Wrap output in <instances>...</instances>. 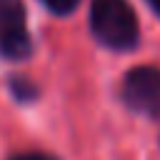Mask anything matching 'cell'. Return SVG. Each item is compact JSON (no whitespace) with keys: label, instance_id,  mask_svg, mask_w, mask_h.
Instances as JSON below:
<instances>
[{"label":"cell","instance_id":"obj_2","mask_svg":"<svg viewBox=\"0 0 160 160\" xmlns=\"http://www.w3.org/2000/svg\"><path fill=\"white\" fill-rule=\"evenodd\" d=\"M122 102L140 115L160 118V68L138 65L132 68L120 85Z\"/></svg>","mask_w":160,"mask_h":160},{"label":"cell","instance_id":"obj_3","mask_svg":"<svg viewBox=\"0 0 160 160\" xmlns=\"http://www.w3.org/2000/svg\"><path fill=\"white\" fill-rule=\"evenodd\" d=\"M32 50L28 32V15L22 0H0V55L8 60H25Z\"/></svg>","mask_w":160,"mask_h":160},{"label":"cell","instance_id":"obj_1","mask_svg":"<svg viewBox=\"0 0 160 160\" xmlns=\"http://www.w3.org/2000/svg\"><path fill=\"white\" fill-rule=\"evenodd\" d=\"M90 28L92 35L110 50H132L140 40L138 15L130 0H92Z\"/></svg>","mask_w":160,"mask_h":160},{"label":"cell","instance_id":"obj_5","mask_svg":"<svg viewBox=\"0 0 160 160\" xmlns=\"http://www.w3.org/2000/svg\"><path fill=\"white\" fill-rule=\"evenodd\" d=\"M42 2H45L48 10L55 12V15H70V12L78 8L80 0H42Z\"/></svg>","mask_w":160,"mask_h":160},{"label":"cell","instance_id":"obj_6","mask_svg":"<svg viewBox=\"0 0 160 160\" xmlns=\"http://www.w3.org/2000/svg\"><path fill=\"white\" fill-rule=\"evenodd\" d=\"M10 160H52V158L50 155H42V152H20V155H15Z\"/></svg>","mask_w":160,"mask_h":160},{"label":"cell","instance_id":"obj_4","mask_svg":"<svg viewBox=\"0 0 160 160\" xmlns=\"http://www.w3.org/2000/svg\"><path fill=\"white\" fill-rule=\"evenodd\" d=\"M12 92H15V98H20V100H32V98L38 95V88H35L32 82H28L25 78H15V80H12Z\"/></svg>","mask_w":160,"mask_h":160},{"label":"cell","instance_id":"obj_7","mask_svg":"<svg viewBox=\"0 0 160 160\" xmlns=\"http://www.w3.org/2000/svg\"><path fill=\"white\" fill-rule=\"evenodd\" d=\"M148 2H150V8H152L158 15H160V0H148Z\"/></svg>","mask_w":160,"mask_h":160}]
</instances>
